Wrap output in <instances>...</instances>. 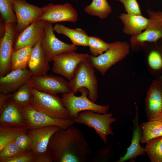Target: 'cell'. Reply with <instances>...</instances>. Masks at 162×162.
<instances>
[{
    "instance_id": "cell-2",
    "label": "cell",
    "mask_w": 162,
    "mask_h": 162,
    "mask_svg": "<svg viewBox=\"0 0 162 162\" xmlns=\"http://www.w3.org/2000/svg\"><path fill=\"white\" fill-rule=\"evenodd\" d=\"M88 57L79 64L74 77L68 81V84L71 90L75 94L81 88H87L89 92L88 98L95 103L98 97V83L95 68L89 62Z\"/></svg>"
},
{
    "instance_id": "cell-21",
    "label": "cell",
    "mask_w": 162,
    "mask_h": 162,
    "mask_svg": "<svg viewBox=\"0 0 162 162\" xmlns=\"http://www.w3.org/2000/svg\"><path fill=\"white\" fill-rule=\"evenodd\" d=\"M0 114V125L27 127L22 108L15 104L10 99Z\"/></svg>"
},
{
    "instance_id": "cell-8",
    "label": "cell",
    "mask_w": 162,
    "mask_h": 162,
    "mask_svg": "<svg viewBox=\"0 0 162 162\" xmlns=\"http://www.w3.org/2000/svg\"><path fill=\"white\" fill-rule=\"evenodd\" d=\"M19 33L16 23L5 24V33L0 40V76H5L11 71V59Z\"/></svg>"
},
{
    "instance_id": "cell-25",
    "label": "cell",
    "mask_w": 162,
    "mask_h": 162,
    "mask_svg": "<svg viewBox=\"0 0 162 162\" xmlns=\"http://www.w3.org/2000/svg\"><path fill=\"white\" fill-rule=\"evenodd\" d=\"M84 10L87 14L102 20L108 16L112 8L107 0H92L90 4L85 7Z\"/></svg>"
},
{
    "instance_id": "cell-17",
    "label": "cell",
    "mask_w": 162,
    "mask_h": 162,
    "mask_svg": "<svg viewBox=\"0 0 162 162\" xmlns=\"http://www.w3.org/2000/svg\"><path fill=\"white\" fill-rule=\"evenodd\" d=\"M32 76L26 68L11 70L5 76H0V93H13L26 83Z\"/></svg>"
},
{
    "instance_id": "cell-23",
    "label": "cell",
    "mask_w": 162,
    "mask_h": 162,
    "mask_svg": "<svg viewBox=\"0 0 162 162\" xmlns=\"http://www.w3.org/2000/svg\"><path fill=\"white\" fill-rule=\"evenodd\" d=\"M53 29L54 31L57 33L63 34L69 38L73 44L76 46H88L89 36L82 29L70 28L58 23L55 25Z\"/></svg>"
},
{
    "instance_id": "cell-5",
    "label": "cell",
    "mask_w": 162,
    "mask_h": 162,
    "mask_svg": "<svg viewBox=\"0 0 162 162\" xmlns=\"http://www.w3.org/2000/svg\"><path fill=\"white\" fill-rule=\"evenodd\" d=\"M108 50L97 56L89 55L88 59L94 68L103 76L112 66L124 59L129 54L130 45L126 41L110 43Z\"/></svg>"
},
{
    "instance_id": "cell-39",
    "label": "cell",
    "mask_w": 162,
    "mask_h": 162,
    "mask_svg": "<svg viewBox=\"0 0 162 162\" xmlns=\"http://www.w3.org/2000/svg\"><path fill=\"white\" fill-rule=\"evenodd\" d=\"M157 80L162 82V74L158 77Z\"/></svg>"
},
{
    "instance_id": "cell-4",
    "label": "cell",
    "mask_w": 162,
    "mask_h": 162,
    "mask_svg": "<svg viewBox=\"0 0 162 162\" xmlns=\"http://www.w3.org/2000/svg\"><path fill=\"white\" fill-rule=\"evenodd\" d=\"M30 105L37 110L52 117L70 119L68 111L64 106L61 98L56 94L32 88Z\"/></svg>"
},
{
    "instance_id": "cell-31",
    "label": "cell",
    "mask_w": 162,
    "mask_h": 162,
    "mask_svg": "<svg viewBox=\"0 0 162 162\" xmlns=\"http://www.w3.org/2000/svg\"><path fill=\"white\" fill-rule=\"evenodd\" d=\"M110 43L101 38L93 36H88V46L92 55L97 56L106 52L109 48Z\"/></svg>"
},
{
    "instance_id": "cell-34",
    "label": "cell",
    "mask_w": 162,
    "mask_h": 162,
    "mask_svg": "<svg viewBox=\"0 0 162 162\" xmlns=\"http://www.w3.org/2000/svg\"><path fill=\"white\" fill-rule=\"evenodd\" d=\"M23 152L13 141L8 143L0 150V159L13 157Z\"/></svg>"
},
{
    "instance_id": "cell-33",
    "label": "cell",
    "mask_w": 162,
    "mask_h": 162,
    "mask_svg": "<svg viewBox=\"0 0 162 162\" xmlns=\"http://www.w3.org/2000/svg\"><path fill=\"white\" fill-rule=\"evenodd\" d=\"M36 157L32 151H27L13 157L0 159V162H35Z\"/></svg>"
},
{
    "instance_id": "cell-13",
    "label": "cell",
    "mask_w": 162,
    "mask_h": 162,
    "mask_svg": "<svg viewBox=\"0 0 162 162\" xmlns=\"http://www.w3.org/2000/svg\"><path fill=\"white\" fill-rule=\"evenodd\" d=\"M13 9L19 33L33 22L40 19L42 13L41 8L30 4L26 0H14Z\"/></svg>"
},
{
    "instance_id": "cell-37",
    "label": "cell",
    "mask_w": 162,
    "mask_h": 162,
    "mask_svg": "<svg viewBox=\"0 0 162 162\" xmlns=\"http://www.w3.org/2000/svg\"><path fill=\"white\" fill-rule=\"evenodd\" d=\"M12 93H0V113L11 99Z\"/></svg>"
},
{
    "instance_id": "cell-10",
    "label": "cell",
    "mask_w": 162,
    "mask_h": 162,
    "mask_svg": "<svg viewBox=\"0 0 162 162\" xmlns=\"http://www.w3.org/2000/svg\"><path fill=\"white\" fill-rule=\"evenodd\" d=\"M89 56L87 53H78L75 51H68L60 54L53 59L52 71L70 81L74 77L79 64Z\"/></svg>"
},
{
    "instance_id": "cell-28",
    "label": "cell",
    "mask_w": 162,
    "mask_h": 162,
    "mask_svg": "<svg viewBox=\"0 0 162 162\" xmlns=\"http://www.w3.org/2000/svg\"><path fill=\"white\" fill-rule=\"evenodd\" d=\"M145 149L151 162H162V136L153 138L146 143Z\"/></svg>"
},
{
    "instance_id": "cell-30",
    "label": "cell",
    "mask_w": 162,
    "mask_h": 162,
    "mask_svg": "<svg viewBox=\"0 0 162 162\" xmlns=\"http://www.w3.org/2000/svg\"><path fill=\"white\" fill-rule=\"evenodd\" d=\"M14 0H0V13L1 18L5 24L16 23V15L13 9Z\"/></svg>"
},
{
    "instance_id": "cell-9",
    "label": "cell",
    "mask_w": 162,
    "mask_h": 162,
    "mask_svg": "<svg viewBox=\"0 0 162 162\" xmlns=\"http://www.w3.org/2000/svg\"><path fill=\"white\" fill-rule=\"evenodd\" d=\"M44 35L41 40V45L48 61L50 62L56 56L70 51H76V46L68 44L58 39L54 33L52 23L44 21Z\"/></svg>"
},
{
    "instance_id": "cell-26",
    "label": "cell",
    "mask_w": 162,
    "mask_h": 162,
    "mask_svg": "<svg viewBox=\"0 0 162 162\" xmlns=\"http://www.w3.org/2000/svg\"><path fill=\"white\" fill-rule=\"evenodd\" d=\"M29 131L27 127L0 125V150L8 143L14 141L18 136Z\"/></svg>"
},
{
    "instance_id": "cell-6",
    "label": "cell",
    "mask_w": 162,
    "mask_h": 162,
    "mask_svg": "<svg viewBox=\"0 0 162 162\" xmlns=\"http://www.w3.org/2000/svg\"><path fill=\"white\" fill-rule=\"evenodd\" d=\"M116 121L111 113L101 114L90 110L80 112L73 120L74 123L93 129L104 144L107 142V136L114 135L110 125Z\"/></svg>"
},
{
    "instance_id": "cell-20",
    "label": "cell",
    "mask_w": 162,
    "mask_h": 162,
    "mask_svg": "<svg viewBox=\"0 0 162 162\" xmlns=\"http://www.w3.org/2000/svg\"><path fill=\"white\" fill-rule=\"evenodd\" d=\"M41 41L32 48L28 64V69L32 76H40L47 74L50 66L42 48Z\"/></svg>"
},
{
    "instance_id": "cell-40",
    "label": "cell",
    "mask_w": 162,
    "mask_h": 162,
    "mask_svg": "<svg viewBox=\"0 0 162 162\" xmlns=\"http://www.w3.org/2000/svg\"><path fill=\"white\" fill-rule=\"evenodd\" d=\"M49 0L52 1H53V0Z\"/></svg>"
},
{
    "instance_id": "cell-35",
    "label": "cell",
    "mask_w": 162,
    "mask_h": 162,
    "mask_svg": "<svg viewBox=\"0 0 162 162\" xmlns=\"http://www.w3.org/2000/svg\"><path fill=\"white\" fill-rule=\"evenodd\" d=\"M14 141L22 151H32V140L28 132L20 135Z\"/></svg>"
},
{
    "instance_id": "cell-22",
    "label": "cell",
    "mask_w": 162,
    "mask_h": 162,
    "mask_svg": "<svg viewBox=\"0 0 162 162\" xmlns=\"http://www.w3.org/2000/svg\"><path fill=\"white\" fill-rule=\"evenodd\" d=\"M119 17L124 24V33L132 36H136L141 33L146 28L149 22V19L142 15L122 13Z\"/></svg>"
},
{
    "instance_id": "cell-12",
    "label": "cell",
    "mask_w": 162,
    "mask_h": 162,
    "mask_svg": "<svg viewBox=\"0 0 162 162\" xmlns=\"http://www.w3.org/2000/svg\"><path fill=\"white\" fill-rule=\"evenodd\" d=\"M41 8L42 13L40 19L52 24L61 22H74L78 19L77 12L69 3H50Z\"/></svg>"
},
{
    "instance_id": "cell-15",
    "label": "cell",
    "mask_w": 162,
    "mask_h": 162,
    "mask_svg": "<svg viewBox=\"0 0 162 162\" xmlns=\"http://www.w3.org/2000/svg\"><path fill=\"white\" fill-rule=\"evenodd\" d=\"M148 13L149 18L147 28L131 39V44L135 48L145 42H156L162 38V12L148 10Z\"/></svg>"
},
{
    "instance_id": "cell-36",
    "label": "cell",
    "mask_w": 162,
    "mask_h": 162,
    "mask_svg": "<svg viewBox=\"0 0 162 162\" xmlns=\"http://www.w3.org/2000/svg\"><path fill=\"white\" fill-rule=\"evenodd\" d=\"M124 5L127 14L132 15H141L139 5L137 0H116Z\"/></svg>"
},
{
    "instance_id": "cell-16",
    "label": "cell",
    "mask_w": 162,
    "mask_h": 162,
    "mask_svg": "<svg viewBox=\"0 0 162 162\" xmlns=\"http://www.w3.org/2000/svg\"><path fill=\"white\" fill-rule=\"evenodd\" d=\"M44 34V21L39 19L33 22L19 34L15 44L14 51L25 47L33 48L41 41Z\"/></svg>"
},
{
    "instance_id": "cell-41",
    "label": "cell",
    "mask_w": 162,
    "mask_h": 162,
    "mask_svg": "<svg viewBox=\"0 0 162 162\" xmlns=\"http://www.w3.org/2000/svg\"></svg>"
},
{
    "instance_id": "cell-1",
    "label": "cell",
    "mask_w": 162,
    "mask_h": 162,
    "mask_svg": "<svg viewBox=\"0 0 162 162\" xmlns=\"http://www.w3.org/2000/svg\"><path fill=\"white\" fill-rule=\"evenodd\" d=\"M47 152L52 162H86L90 160L92 154L81 130L73 125L52 135Z\"/></svg>"
},
{
    "instance_id": "cell-18",
    "label": "cell",
    "mask_w": 162,
    "mask_h": 162,
    "mask_svg": "<svg viewBox=\"0 0 162 162\" xmlns=\"http://www.w3.org/2000/svg\"><path fill=\"white\" fill-rule=\"evenodd\" d=\"M135 104V113L133 121L134 128L131 143L127 149L125 154L121 157L118 162H124L128 160H134L137 157L146 154L145 148L140 145L141 138L142 130L139 125V109Z\"/></svg>"
},
{
    "instance_id": "cell-38",
    "label": "cell",
    "mask_w": 162,
    "mask_h": 162,
    "mask_svg": "<svg viewBox=\"0 0 162 162\" xmlns=\"http://www.w3.org/2000/svg\"><path fill=\"white\" fill-rule=\"evenodd\" d=\"M35 162H52V161L50 155L46 152L36 155Z\"/></svg>"
},
{
    "instance_id": "cell-7",
    "label": "cell",
    "mask_w": 162,
    "mask_h": 162,
    "mask_svg": "<svg viewBox=\"0 0 162 162\" xmlns=\"http://www.w3.org/2000/svg\"><path fill=\"white\" fill-rule=\"evenodd\" d=\"M26 127L29 130L56 126L66 129L74 122L70 119L55 118L34 108L30 104L22 108Z\"/></svg>"
},
{
    "instance_id": "cell-3",
    "label": "cell",
    "mask_w": 162,
    "mask_h": 162,
    "mask_svg": "<svg viewBox=\"0 0 162 162\" xmlns=\"http://www.w3.org/2000/svg\"><path fill=\"white\" fill-rule=\"evenodd\" d=\"M79 92L81 93L79 96L75 95L72 92L63 93L62 96L63 104L68 111L70 119L73 121L79 113L86 111H92L101 114L108 112L110 106L98 104L91 101L88 97L89 92L87 88H81Z\"/></svg>"
},
{
    "instance_id": "cell-24",
    "label": "cell",
    "mask_w": 162,
    "mask_h": 162,
    "mask_svg": "<svg viewBox=\"0 0 162 162\" xmlns=\"http://www.w3.org/2000/svg\"><path fill=\"white\" fill-rule=\"evenodd\" d=\"M140 125L142 132L141 143L162 136V119L142 122Z\"/></svg>"
},
{
    "instance_id": "cell-19",
    "label": "cell",
    "mask_w": 162,
    "mask_h": 162,
    "mask_svg": "<svg viewBox=\"0 0 162 162\" xmlns=\"http://www.w3.org/2000/svg\"><path fill=\"white\" fill-rule=\"evenodd\" d=\"M62 128L56 126H48L29 130L32 142V151L36 155L46 152L50 139L56 132Z\"/></svg>"
},
{
    "instance_id": "cell-29",
    "label": "cell",
    "mask_w": 162,
    "mask_h": 162,
    "mask_svg": "<svg viewBox=\"0 0 162 162\" xmlns=\"http://www.w3.org/2000/svg\"><path fill=\"white\" fill-rule=\"evenodd\" d=\"M32 88L26 82L12 94L10 99L17 106L22 108L30 104Z\"/></svg>"
},
{
    "instance_id": "cell-11",
    "label": "cell",
    "mask_w": 162,
    "mask_h": 162,
    "mask_svg": "<svg viewBox=\"0 0 162 162\" xmlns=\"http://www.w3.org/2000/svg\"><path fill=\"white\" fill-rule=\"evenodd\" d=\"M27 83L33 88L51 94L57 95L72 92L68 81L62 76L52 74L32 76Z\"/></svg>"
},
{
    "instance_id": "cell-32",
    "label": "cell",
    "mask_w": 162,
    "mask_h": 162,
    "mask_svg": "<svg viewBox=\"0 0 162 162\" xmlns=\"http://www.w3.org/2000/svg\"><path fill=\"white\" fill-rule=\"evenodd\" d=\"M146 62L148 69L151 73L162 69V56L156 50H151L148 53Z\"/></svg>"
},
{
    "instance_id": "cell-14",
    "label": "cell",
    "mask_w": 162,
    "mask_h": 162,
    "mask_svg": "<svg viewBox=\"0 0 162 162\" xmlns=\"http://www.w3.org/2000/svg\"><path fill=\"white\" fill-rule=\"evenodd\" d=\"M145 111L148 121L162 119V82L153 80L145 98Z\"/></svg>"
},
{
    "instance_id": "cell-27",
    "label": "cell",
    "mask_w": 162,
    "mask_h": 162,
    "mask_svg": "<svg viewBox=\"0 0 162 162\" xmlns=\"http://www.w3.org/2000/svg\"><path fill=\"white\" fill-rule=\"evenodd\" d=\"M32 49L27 47L14 51L11 59V71L26 68Z\"/></svg>"
}]
</instances>
